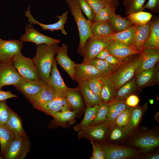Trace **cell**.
<instances>
[{
    "mask_svg": "<svg viewBox=\"0 0 159 159\" xmlns=\"http://www.w3.org/2000/svg\"><path fill=\"white\" fill-rule=\"evenodd\" d=\"M58 43L42 44L37 46L36 54L32 59L41 81L48 84Z\"/></svg>",
    "mask_w": 159,
    "mask_h": 159,
    "instance_id": "6da1fadb",
    "label": "cell"
},
{
    "mask_svg": "<svg viewBox=\"0 0 159 159\" xmlns=\"http://www.w3.org/2000/svg\"><path fill=\"white\" fill-rule=\"evenodd\" d=\"M142 53L130 56L122 60L121 64L110 75L112 85L116 91L135 77L141 62Z\"/></svg>",
    "mask_w": 159,
    "mask_h": 159,
    "instance_id": "7a4b0ae2",
    "label": "cell"
},
{
    "mask_svg": "<svg viewBox=\"0 0 159 159\" xmlns=\"http://www.w3.org/2000/svg\"><path fill=\"white\" fill-rule=\"evenodd\" d=\"M129 137L127 144L138 148L142 153H149L159 146L158 127L137 130Z\"/></svg>",
    "mask_w": 159,
    "mask_h": 159,
    "instance_id": "3957f363",
    "label": "cell"
},
{
    "mask_svg": "<svg viewBox=\"0 0 159 159\" xmlns=\"http://www.w3.org/2000/svg\"><path fill=\"white\" fill-rule=\"evenodd\" d=\"M66 1L77 26L79 32L80 43L77 52L79 55L83 56L85 43L88 38L92 35L90 22L83 15L78 0H66Z\"/></svg>",
    "mask_w": 159,
    "mask_h": 159,
    "instance_id": "277c9868",
    "label": "cell"
},
{
    "mask_svg": "<svg viewBox=\"0 0 159 159\" xmlns=\"http://www.w3.org/2000/svg\"><path fill=\"white\" fill-rule=\"evenodd\" d=\"M100 144L104 152L105 159L139 158L142 153L140 150L132 147L107 142Z\"/></svg>",
    "mask_w": 159,
    "mask_h": 159,
    "instance_id": "5b68a950",
    "label": "cell"
},
{
    "mask_svg": "<svg viewBox=\"0 0 159 159\" xmlns=\"http://www.w3.org/2000/svg\"><path fill=\"white\" fill-rule=\"evenodd\" d=\"M112 41L107 35L90 37L85 44L82 63L89 64L100 52L107 48Z\"/></svg>",
    "mask_w": 159,
    "mask_h": 159,
    "instance_id": "8992f818",
    "label": "cell"
},
{
    "mask_svg": "<svg viewBox=\"0 0 159 159\" xmlns=\"http://www.w3.org/2000/svg\"><path fill=\"white\" fill-rule=\"evenodd\" d=\"M12 62L22 77L31 80H41L32 59L24 56L21 51L15 55Z\"/></svg>",
    "mask_w": 159,
    "mask_h": 159,
    "instance_id": "52a82bcc",
    "label": "cell"
},
{
    "mask_svg": "<svg viewBox=\"0 0 159 159\" xmlns=\"http://www.w3.org/2000/svg\"><path fill=\"white\" fill-rule=\"evenodd\" d=\"M30 141L28 136L16 137L3 157L5 159H23L30 151Z\"/></svg>",
    "mask_w": 159,
    "mask_h": 159,
    "instance_id": "ba28073f",
    "label": "cell"
},
{
    "mask_svg": "<svg viewBox=\"0 0 159 159\" xmlns=\"http://www.w3.org/2000/svg\"><path fill=\"white\" fill-rule=\"evenodd\" d=\"M109 129L104 123L90 125L78 131L77 134L79 139L84 138L101 143L106 142Z\"/></svg>",
    "mask_w": 159,
    "mask_h": 159,
    "instance_id": "9c48e42d",
    "label": "cell"
},
{
    "mask_svg": "<svg viewBox=\"0 0 159 159\" xmlns=\"http://www.w3.org/2000/svg\"><path fill=\"white\" fill-rule=\"evenodd\" d=\"M25 33L20 37V40L23 42H29L35 44L37 46L42 44H59V39L53 38L41 33L35 29L32 24H26L25 27Z\"/></svg>",
    "mask_w": 159,
    "mask_h": 159,
    "instance_id": "30bf717a",
    "label": "cell"
},
{
    "mask_svg": "<svg viewBox=\"0 0 159 159\" xmlns=\"http://www.w3.org/2000/svg\"><path fill=\"white\" fill-rule=\"evenodd\" d=\"M23 42L20 40L2 39L0 41V63L12 62L15 55L21 51Z\"/></svg>",
    "mask_w": 159,
    "mask_h": 159,
    "instance_id": "8fae6325",
    "label": "cell"
},
{
    "mask_svg": "<svg viewBox=\"0 0 159 159\" xmlns=\"http://www.w3.org/2000/svg\"><path fill=\"white\" fill-rule=\"evenodd\" d=\"M46 85L40 80H31L22 77L13 86L30 102L31 98L41 91Z\"/></svg>",
    "mask_w": 159,
    "mask_h": 159,
    "instance_id": "7c38bea8",
    "label": "cell"
},
{
    "mask_svg": "<svg viewBox=\"0 0 159 159\" xmlns=\"http://www.w3.org/2000/svg\"><path fill=\"white\" fill-rule=\"evenodd\" d=\"M148 108V103L133 107L129 120L122 130L126 138L136 131Z\"/></svg>",
    "mask_w": 159,
    "mask_h": 159,
    "instance_id": "4fadbf2b",
    "label": "cell"
},
{
    "mask_svg": "<svg viewBox=\"0 0 159 159\" xmlns=\"http://www.w3.org/2000/svg\"><path fill=\"white\" fill-rule=\"evenodd\" d=\"M21 77L12 62L0 63V90L5 86L14 85L21 80Z\"/></svg>",
    "mask_w": 159,
    "mask_h": 159,
    "instance_id": "5bb4252c",
    "label": "cell"
},
{
    "mask_svg": "<svg viewBox=\"0 0 159 159\" xmlns=\"http://www.w3.org/2000/svg\"><path fill=\"white\" fill-rule=\"evenodd\" d=\"M68 12V11H66L61 15L57 16L56 17L59 19L58 21L55 23L50 24H43L37 21L31 13L30 6H29L27 10L25 11V16L27 17L28 21L30 24H37L45 30H49L53 32L60 30L63 34L67 35V33L65 30L64 25L67 22Z\"/></svg>",
    "mask_w": 159,
    "mask_h": 159,
    "instance_id": "9a60e30c",
    "label": "cell"
},
{
    "mask_svg": "<svg viewBox=\"0 0 159 159\" xmlns=\"http://www.w3.org/2000/svg\"><path fill=\"white\" fill-rule=\"evenodd\" d=\"M73 80L78 83L101 76H107L93 66L89 64L75 63Z\"/></svg>",
    "mask_w": 159,
    "mask_h": 159,
    "instance_id": "2e32d148",
    "label": "cell"
},
{
    "mask_svg": "<svg viewBox=\"0 0 159 159\" xmlns=\"http://www.w3.org/2000/svg\"><path fill=\"white\" fill-rule=\"evenodd\" d=\"M159 63L149 69L144 71L136 77V83L138 88L142 89L147 87L154 85L159 81Z\"/></svg>",
    "mask_w": 159,
    "mask_h": 159,
    "instance_id": "e0dca14e",
    "label": "cell"
},
{
    "mask_svg": "<svg viewBox=\"0 0 159 159\" xmlns=\"http://www.w3.org/2000/svg\"><path fill=\"white\" fill-rule=\"evenodd\" d=\"M35 109L47 115L67 110H71L72 108L64 96L60 95L47 103Z\"/></svg>",
    "mask_w": 159,
    "mask_h": 159,
    "instance_id": "ac0fdd59",
    "label": "cell"
},
{
    "mask_svg": "<svg viewBox=\"0 0 159 159\" xmlns=\"http://www.w3.org/2000/svg\"><path fill=\"white\" fill-rule=\"evenodd\" d=\"M68 45L64 43L61 47L58 46L55 59L57 64L65 70L71 79L73 80L75 62L69 57L67 54Z\"/></svg>",
    "mask_w": 159,
    "mask_h": 159,
    "instance_id": "d6986e66",
    "label": "cell"
},
{
    "mask_svg": "<svg viewBox=\"0 0 159 159\" xmlns=\"http://www.w3.org/2000/svg\"><path fill=\"white\" fill-rule=\"evenodd\" d=\"M107 49L110 54L121 60L130 56L140 54L143 52L136 50L132 47L115 40H112Z\"/></svg>",
    "mask_w": 159,
    "mask_h": 159,
    "instance_id": "ffe728a7",
    "label": "cell"
},
{
    "mask_svg": "<svg viewBox=\"0 0 159 159\" xmlns=\"http://www.w3.org/2000/svg\"><path fill=\"white\" fill-rule=\"evenodd\" d=\"M60 95H62L51 86L47 84L41 91L31 98L29 102L36 108L47 103Z\"/></svg>",
    "mask_w": 159,
    "mask_h": 159,
    "instance_id": "44dd1931",
    "label": "cell"
},
{
    "mask_svg": "<svg viewBox=\"0 0 159 159\" xmlns=\"http://www.w3.org/2000/svg\"><path fill=\"white\" fill-rule=\"evenodd\" d=\"M142 52L141 62L135 77L142 72L153 68L158 63L159 49H146Z\"/></svg>",
    "mask_w": 159,
    "mask_h": 159,
    "instance_id": "7402d4cb",
    "label": "cell"
},
{
    "mask_svg": "<svg viewBox=\"0 0 159 159\" xmlns=\"http://www.w3.org/2000/svg\"><path fill=\"white\" fill-rule=\"evenodd\" d=\"M77 112L74 111L67 110L51 114L53 120L50 122L49 127L51 128L61 126L68 127L75 123Z\"/></svg>",
    "mask_w": 159,
    "mask_h": 159,
    "instance_id": "603a6c76",
    "label": "cell"
},
{
    "mask_svg": "<svg viewBox=\"0 0 159 159\" xmlns=\"http://www.w3.org/2000/svg\"><path fill=\"white\" fill-rule=\"evenodd\" d=\"M133 47L142 52L144 45L149 36L150 30V21L143 25H135Z\"/></svg>",
    "mask_w": 159,
    "mask_h": 159,
    "instance_id": "cb8c5ba5",
    "label": "cell"
},
{
    "mask_svg": "<svg viewBox=\"0 0 159 159\" xmlns=\"http://www.w3.org/2000/svg\"><path fill=\"white\" fill-rule=\"evenodd\" d=\"M57 65V61L54 58L48 85L52 87L60 95L64 96L70 88L65 84L58 69Z\"/></svg>",
    "mask_w": 159,
    "mask_h": 159,
    "instance_id": "d4e9b609",
    "label": "cell"
},
{
    "mask_svg": "<svg viewBox=\"0 0 159 159\" xmlns=\"http://www.w3.org/2000/svg\"><path fill=\"white\" fill-rule=\"evenodd\" d=\"M108 103L109 107L107 116L104 123L110 128L115 125V120L120 112L129 107L126 104L125 100L112 101Z\"/></svg>",
    "mask_w": 159,
    "mask_h": 159,
    "instance_id": "484cf974",
    "label": "cell"
},
{
    "mask_svg": "<svg viewBox=\"0 0 159 159\" xmlns=\"http://www.w3.org/2000/svg\"><path fill=\"white\" fill-rule=\"evenodd\" d=\"M77 89L81 93L87 107L99 105L102 102L97 95L90 89L88 81L79 83Z\"/></svg>",
    "mask_w": 159,
    "mask_h": 159,
    "instance_id": "4316f807",
    "label": "cell"
},
{
    "mask_svg": "<svg viewBox=\"0 0 159 159\" xmlns=\"http://www.w3.org/2000/svg\"><path fill=\"white\" fill-rule=\"evenodd\" d=\"M141 91L137 87L136 77H134L116 91L112 101L125 100L130 95L139 94Z\"/></svg>",
    "mask_w": 159,
    "mask_h": 159,
    "instance_id": "83f0119b",
    "label": "cell"
},
{
    "mask_svg": "<svg viewBox=\"0 0 159 159\" xmlns=\"http://www.w3.org/2000/svg\"><path fill=\"white\" fill-rule=\"evenodd\" d=\"M146 49H159V18L154 17L150 20V30L148 38L143 50Z\"/></svg>",
    "mask_w": 159,
    "mask_h": 159,
    "instance_id": "f1b7e54d",
    "label": "cell"
},
{
    "mask_svg": "<svg viewBox=\"0 0 159 159\" xmlns=\"http://www.w3.org/2000/svg\"><path fill=\"white\" fill-rule=\"evenodd\" d=\"M15 137L13 132L5 124L0 125V155L3 158Z\"/></svg>",
    "mask_w": 159,
    "mask_h": 159,
    "instance_id": "f546056e",
    "label": "cell"
},
{
    "mask_svg": "<svg viewBox=\"0 0 159 159\" xmlns=\"http://www.w3.org/2000/svg\"><path fill=\"white\" fill-rule=\"evenodd\" d=\"M5 125L16 137H22L27 135L23 128L22 120L12 110Z\"/></svg>",
    "mask_w": 159,
    "mask_h": 159,
    "instance_id": "4dcf8cb0",
    "label": "cell"
},
{
    "mask_svg": "<svg viewBox=\"0 0 159 159\" xmlns=\"http://www.w3.org/2000/svg\"><path fill=\"white\" fill-rule=\"evenodd\" d=\"M64 96L72 109L77 113L81 112L84 109V105L82 99L77 88H70Z\"/></svg>",
    "mask_w": 159,
    "mask_h": 159,
    "instance_id": "1f68e13d",
    "label": "cell"
},
{
    "mask_svg": "<svg viewBox=\"0 0 159 159\" xmlns=\"http://www.w3.org/2000/svg\"><path fill=\"white\" fill-rule=\"evenodd\" d=\"M90 22L91 32L93 36H106L115 33L109 21Z\"/></svg>",
    "mask_w": 159,
    "mask_h": 159,
    "instance_id": "d6a6232c",
    "label": "cell"
},
{
    "mask_svg": "<svg viewBox=\"0 0 159 159\" xmlns=\"http://www.w3.org/2000/svg\"><path fill=\"white\" fill-rule=\"evenodd\" d=\"M135 27L134 24L123 31L107 36L112 40L118 41L133 47Z\"/></svg>",
    "mask_w": 159,
    "mask_h": 159,
    "instance_id": "836d02e7",
    "label": "cell"
},
{
    "mask_svg": "<svg viewBox=\"0 0 159 159\" xmlns=\"http://www.w3.org/2000/svg\"><path fill=\"white\" fill-rule=\"evenodd\" d=\"M109 21L115 33L123 31L134 25L129 19L115 13L112 15Z\"/></svg>",
    "mask_w": 159,
    "mask_h": 159,
    "instance_id": "e575fe53",
    "label": "cell"
},
{
    "mask_svg": "<svg viewBox=\"0 0 159 159\" xmlns=\"http://www.w3.org/2000/svg\"><path fill=\"white\" fill-rule=\"evenodd\" d=\"M116 92L112 83L110 75L105 76L101 91V97L102 102L108 103L112 101Z\"/></svg>",
    "mask_w": 159,
    "mask_h": 159,
    "instance_id": "d590c367",
    "label": "cell"
},
{
    "mask_svg": "<svg viewBox=\"0 0 159 159\" xmlns=\"http://www.w3.org/2000/svg\"><path fill=\"white\" fill-rule=\"evenodd\" d=\"M98 108V105L87 107L83 119L80 123L73 126L74 130L77 132L90 125L95 118Z\"/></svg>",
    "mask_w": 159,
    "mask_h": 159,
    "instance_id": "8d00e7d4",
    "label": "cell"
},
{
    "mask_svg": "<svg viewBox=\"0 0 159 159\" xmlns=\"http://www.w3.org/2000/svg\"><path fill=\"white\" fill-rule=\"evenodd\" d=\"M107 76L110 74L117 66L112 65L105 60L95 58L89 63Z\"/></svg>",
    "mask_w": 159,
    "mask_h": 159,
    "instance_id": "74e56055",
    "label": "cell"
},
{
    "mask_svg": "<svg viewBox=\"0 0 159 159\" xmlns=\"http://www.w3.org/2000/svg\"><path fill=\"white\" fill-rule=\"evenodd\" d=\"M152 16L150 13L142 11L131 14L127 16V18L135 25H143L150 21Z\"/></svg>",
    "mask_w": 159,
    "mask_h": 159,
    "instance_id": "f35d334b",
    "label": "cell"
},
{
    "mask_svg": "<svg viewBox=\"0 0 159 159\" xmlns=\"http://www.w3.org/2000/svg\"><path fill=\"white\" fill-rule=\"evenodd\" d=\"M123 127L116 125L111 127L109 129L105 142L113 143L126 138L122 130Z\"/></svg>",
    "mask_w": 159,
    "mask_h": 159,
    "instance_id": "ab89813d",
    "label": "cell"
},
{
    "mask_svg": "<svg viewBox=\"0 0 159 159\" xmlns=\"http://www.w3.org/2000/svg\"><path fill=\"white\" fill-rule=\"evenodd\" d=\"M108 107V103L102 102L99 105L95 118L90 125H97L104 123L107 117Z\"/></svg>",
    "mask_w": 159,
    "mask_h": 159,
    "instance_id": "60d3db41",
    "label": "cell"
},
{
    "mask_svg": "<svg viewBox=\"0 0 159 159\" xmlns=\"http://www.w3.org/2000/svg\"><path fill=\"white\" fill-rule=\"evenodd\" d=\"M116 9L115 7L110 4H108L96 14L94 21H109L112 15L115 13Z\"/></svg>",
    "mask_w": 159,
    "mask_h": 159,
    "instance_id": "b9f144b4",
    "label": "cell"
},
{
    "mask_svg": "<svg viewBox=\"0 0 159 159\" xmlns=\"http://www.w3.org/2000/svg\"><path fill=\"white\" fill-rule=\"evenodd\" d=\"M146 0H130L126 6L125 13L127 16L131 14L143 11Z\"/></svg>",
    "mask_w": 159,
    "mask_h": 159,
    "instance_id": "7bdbcfd3",
    "label": "cell"
},
{
    "mask_svg": "<svg viewBox=\"0 0 159 159\" xmlns=\"http://www.w3.org/2000/svg\"><path fill=\"white\" fill-rule=\"evenodd\" d=\"M105 76L99 77L88 80L90 89L99 96L101 100V91Z\"/></svg>",
    "mask_w": 159,
    "mask_h": 159,
    "instance_id": "ee69618b",
    "label": "cell"
},
{
    "mask_svg": "<svg viewBox=\"0 0 159 159\" xmlns=\"http://www.w3.org/2000/svg\"><path fill=\"white\" fill-rule=\"evenodd\" d=\"M132 108V107H128L121 112L115 120V125L120 127L125 126L129 120Z\"/></svg>",
    "mask_w": 159,
    "mask_h": 159,
    "instance_id": "f6af8a7d",
    "label": "cell"
},
{
    "mask_svg": "<svg viewBox=\"0 0 159 159\" xmlns=\"http://www.w3.org/2000/svg\"><path fill=\"white\" fill-rule=\"evenodd\" d=\"M78 1L81 9L87 17V20L90 22H94L96 14L93 9L85 0Z\"/></svg>",
    "mask_w": 159,
    "mask_h": 159,
    "instance_id": "bcb514c9",
    "label": "cell"
},
{
    "mask_svg": "<svg viewBox=\"0 0 159 159\" xmlns=\"http://www.w3.org/2000/svg\"><path fill=\"white\" fill-rule=\"evenodd\" d=\"M11 110L7 105L6 100L0 101V125L6 124Z\"/></svg>",
    "mask_w": 159,
    "mask_h": 159,
    "instance_id": "7dc6e473",
    "label": "cell"
},
{
    "mask_svg": "<svg viewBox=\"0 0 159 159\" xmlns=\"http://www.w3.org/2000/svg\"><path fill=\"white\" fill-rule=\"evenodd\" d=\"M93 148L92 156L90 159H105L104 152L100 143L95 141H90Z\"/></svg>",
    "mask_w": 159,
    "mask_h": 159,
    "instance_id": "c3c4849f",
    "label": "cell"
},
{
    "mask_svg": "<svg viewBox=\"0 0 159 159\" xmlns=\"http://www.w3.org/2000/svg\"><path fill=\"white\" fill-rule=\"evenodd\" d=\"M93 9L95 14L109 4L106 0H85Z\"/></svg>",
    "mask_w": 159,
    "mask_h": 159,
    "instance_id": "681fc988",
    "label": "cell"
},
{
    "mask_svg": "<svg viewBox=\"0 0 159 159\" xmlns=\"http://www.w3.org/2000/svg\"><path fill=\"white\" fill-rule=\"evenodd\" d=\"M159 0H148L144 5L143 9H147L154 13L159 12Z\"/></svg>",
    "mask_w": 159,
    "mask_h": 159,
    "instance_id": "f907efd6",
    "label": "cell"
},
{
    "mask_svg": "<svg viewBox=\"0 0 159 159\" xmlns=\"http://www.w3.org/2000/svg\"><path fill=\"white\" fill-rule=\"evenodd\" d=\"M139 102V98L135 94L130 95L125 100L126 104L129 107H134L138 105Z\"/></svg>",
    "mask_w": 159,
    "mask_h": 159,
    "instance_id": "816d5d0a",
    "label": "cell"
},
{
    "mask_svg": "<svg viewBox=\"0 0 159 159\" xmlns=\"http://www.w3.org/2000/svg\"><path fill=\"white\" fill-rule=\"evenodd\" d=\"M110 64L114 66H119L122 63L121 60L115 56L110 54L104 59Z\"/></svg>",
    "mask_w": 159,
    "mask_h": 159,
    "instance_id": "f5cc1de1",
    "label": "cell"
},
{
    "mask_svg": "<svg viewBox=\"0 0 159 159\" xmlns=\"http://www.w3.org/2000/svg\"><path fill=\"white\" fill-rule=\"evenodd\" d=\"M18 96L13 94L10 91H7L0 90V101L14 97H18Z\"/></svg>",
    "mask_w": 159,
    "mask_h": 159,
    "instance_id": "db71d44e",
    "label": "cell"
},
{
    "mask_svg": "<svg viewBox=\"0 0 159 159\" xmlns=\"http://www.w3.org/2000/svg\"><path fill=\"white\" fill-rule=\"evenodd\" d=\"M139 158L144 159H159V150L152 153H147L144 154L143 155H140Z\"/></svg>",
    "mask_w": 159,
    "mask_h": 159,
    "instance_id": "11a10c76",
    "label": "cell"
},
{
    "mask_svg": "<svg viewBox=\"0 0 159 159\" xmlns=\"http://www.w3.org/2000/svg\"><path fill=\"white\" fill-rule=\"evenodd\" d=\"M110 55L107 48L101 50L96 55L95 58L102 60H104L108 56Z\"/></svg>",
    "mask_w": 159,
    "mask_h": 159,
    "instance_id": "9f6ffc18",
    "label": "cell"
},
{
    "mask_svg": "<svg viewBox=\"0 0 159 159\" xmlns=\"http://www.w3.org/2000/svg\"><path fill=\"white\" fill-rule=\"evenodd\" d=\"M110 4L115 7L118 6L119 4V0H106Z\"/></svg>",
    "mask_w": 159,
    "mask_h": 159,
    "instance_id": "6f0895ef",
    "label": "cell"
},
{
    "mask_svg": "<svg viewBox=\"0 0 159 159\" xmlns=\"http://www.w3.org/2000/svg\"><path fill=\"white\" fill-rule=\"evenodd\" d=\"M130 0H123L124 5L126 6Z\"/></svg>",
    "mask_w": 159,
    "mask_h": 159,
    "instance_id": "680465c9",
    "label": "cell"
},
{
    "mask_svg": "<svg viewBox=\"0 0 159 159\" xmlns=\"http://www.w3.org/2000/svg\"><path fill=\"white\" fill-rule=\"evenodd\" d=\"M150 102L151 104H153V100H151L150 101Z\"/></svg>",
    "mask_w": 159,
    "mask_h": 159,
    "instance_id": "91938a15",
    "label": "cell"
},
{
    "mask_svg": "<svg viewBox=\"0 0 159 159\" xmlns=\"http://www.w3.org/2000/svg\"><path fill=\"white\" fill-rule=\"evenodd\" d=\"M158 114H159L158 113H157L156 114V116H157V117H158V116H159V115H158ZM157 118V119H156V120H157L158 121V118Z\"/></svg>",
    "mask_w": 159,
    "mask_h": 159,
    "instance_id": "94428289",
    "label": "cell"
},
{
    "mask_svg": "<svg viewBox=\"0 0 159 159\" xmlns=\"http://www.w3.org/2000/svg\"><path fill=\"white\" fill-rule=\"evenodd\" d=\"M3 158L0 155V159H3Z\"/></svg>",
    "mask_w": 159,
    "mask_h": 159,
    "instance_id": "6125c7cd",
    "label": "cell"
},
{
    "mask_svg": "<svg viewBox=\"0 0 159 159\" xmlns=\"http://www.w3.org/2000/svg\"><path fill=\"white\" fill-rule=\"evenodd\" d=\"M2 39H1L0 37V41L2 40Z\"/></svg>",
    "mask_w": 159,
    "mask_h": 159,
    "instance_id": "be15d7a7",
    "label": "cell"
}]
</instances>
